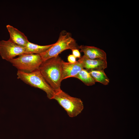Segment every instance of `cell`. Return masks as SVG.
<instances>
[{"label": "cell", "instance_id": "cell-9", "mask_svg": "<svg viewBox=\"0 0 139 139\" xmlns=\"http://www.w3.org/2000/svg\"><path fill=\"white\" fill-rule=\"evenodd\" d=\"M6 28L10 35L9 39L20 46L25 47L26 46L29 41L23 33L10 25H7Z\"/></svg>", "mask_w": 139, "mask_h": 139}, {"label": "cell", "instance_id": "cell-13", "mask_svg": "<svg viewBox=\"0 0 139 139\" xmlns=\"http://www.w3.org/2000/svg\"><path fill=\"white\" fill-rule=\"evenodd\" d=\"M74 77L81 80L87 86L93 85L96 82L89 71L85 69L82 70Z\"/></svg>", "mask_w": 139, "mask_h": 139}, {"label": "cell", "instance_id": "cell-2", "mask_svg": "<svg viewBox=\"0 0 139 139\" xmlns=\"http://www.w3.org/2000/svg\"><path fill=\"white\" fill-rule=\"evenodd\" d=\"M76 40L71 34L63 30L60 33L57 41L49 49L40 54L43 61L56 57L63 51L68 49H79Z\"/></svg>", "mask_w": 139, "mask_h": 139}, {"label": "cell", "instance_id": "cell-15", "mask_svg": "<svg viewBox=\"0 0 139 139\" xmlns=\"http://www.w3.org/2000/svg\"><path fill=\"white\" fill-rule=\"evenodd\" d=\"M76 58L72 54H70L68 56L67 60L69 63H73L76 61Z\"/></svg>", "mask_w": 139, "mask_h": 139}, {"label": "cell", "instance_id": "cell-7", "mask_svg": "<svg viewBox=\"0 0 139 139\" xmlns=\"http://www.w3.org/2000/svg\"><path fill=\"white\" fill-rule=\"evenodd\" d=\"M83 64L79 60L73 63L64 62H62V79L74 77L82 69Z\"/></svg>", "mask_w": 139, "mask_h": 139}, {"label": "cell", "instance_id": "cell-14", "mask_svg": "<svg viewBox=\"0 0 139 139\" xmlns=\"http://www.w3.org/2000/svg\"><path fill=\"white\" fill-rule=\"evenodd\" d=\"M72 55L76 58H80L81 57L79 49H74L72 50Z\"/></svg>", "mask_w": 139, "mask_h": 139}, {"label": "cell", "instance_id": "cell-5", "mask_svg": "<svg viewBox=\"0 0 139 139\" xmlns=\"http://www.w3.org/2000/svg\"><path fill=\"white\" fill-rule=\"evenodd\" d=\"M9 62L18 70L29 73L39 69L43 61L39 54H25Z\"/></svg>", "mask_w": 139, "mask_h": 139}, {"label": "cell", "instance_id": "cell-1", "mask_svg": "<svg viewBox=\"0 0 139 139\" xmlns=\"http://www.w3.org/2000/svg\"><path fill=\"white\" fill-rule=\"evenodd\" d=\"M63 61L58 56L43 61L39 68L45 80L55 93L61 90Z\"/></svg>", "mask_w": 139, "mask_h": 139}, {"label": "cell", "instance_id": "cell-6", "mask_svg": "<svg viewBox=\"0 0 139 139\" xmlns=\"http://www.w3.org/2000/svg\"><path fill=\"white\" fill-rule=\"evenodd\" d=\"M25 54V47L16 45L9 39L0 41V54L3 59L9 62L16 56Z\"/></svg>", "mask_w": 139, "mask_h": 139}, {"label": "cell", "instance_id": "cell-10", "mask_svg": "<svg viewBox=\"0 0 139 139\" xmlns=\"http://www.w3.org/2000/svg\"><path fill=\"white\" fill-rule=\"evenodd\" d=\"M82 63L84 68L89 70H103L107 66V60L100 59H91L88 58L84 56L79 58Z\"/></svg>", "mask_w": 139, "mask_h": 139}, {"label": "cell", "instance_id": "cell-12", "mask_svg": "<svg viewBox=\"0 0 139 139\" xmlns=\"http://www.w3.org/2000/svg\"><path fill=\"white\" fill-rule=\"evenodd\" d=\"M89 71L95 82H100L106 85L109 83L108 78L103 70H92Z\"/></svg>", "mask_w": 139, "mask_h": 139}, {"label": "cell", "instance_id": "cell-4", "mask_svg": "<svg viewBox=\"0 0 139 139\" xmlns=\"http://www.w3.org/2000/svg\"><path fill=\"white\" fill-rule=\"evenodd\" d=\"M53 99L57 101L70 117L76 116L83 109V102L80 99L72 97L61 90L55 93Z\"/></svg>", "mask_w": 139, "mask_h": 139}, {"label": "cell", "instance_id": "cell-11", "mask_svg": "<svg viewBox=\"0 0 139 139\" xmlns=\"http://www.w3.org/2000/svg\"><path fill=\"white\" fill-rule=\"evenodd\" d=\"M53 44L41 46L29 41L25 47L26 50L25 54H34L40 55L48 50Z\"/></svg>", "mask_w": 139, "mask_h": 139}, {"label": "cell", "instance_id": "cell-3", "mask_svg": "<svg viewBox=\"0 0 139 139\" xmlns=\"http://www.w3.org/2000/svg\"><path fill=\"white\" fill-rule=\"evenodd\" d=\"M17 78L30 86L44 91L49 99H53L55 94L54 90L47 82L39 69L28 73L18 70Z\"/></svg>", "mask_w": 139, "mask_h": 139}, {"label": "cell", "instance_id": "cell-8", "mask_svg": "<svg viewBox=\"0 0 139 139\" xmlns=\"http://www.w3.org/2000/svg\"><path fill=\"white\" fill-rule=\"evenodd\" d=\"M80 52H83L86 58L91 59H100L107 60V55L103 50L93 46L81 45L79 46Z\"/></svg>", "mask_w": 139, "mask_h": 139}]
</instances>
